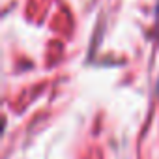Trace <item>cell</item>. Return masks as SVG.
<instances>
[{
  "label": "cell",
  "instance_id": "obj_1",
  "mask_svg": "<svg viewBox=\"0 0 159 159\" xmlns=\"http://www.w3.org/2000/svg\"><path fill=\"white\" fill-rule=\"evenodd\" d=\"M155 19H157V25H159V0H157V6H155Z\"/></svg>",
  "mask_w": 159,
  "mask_h": 159
}]
</instances>
